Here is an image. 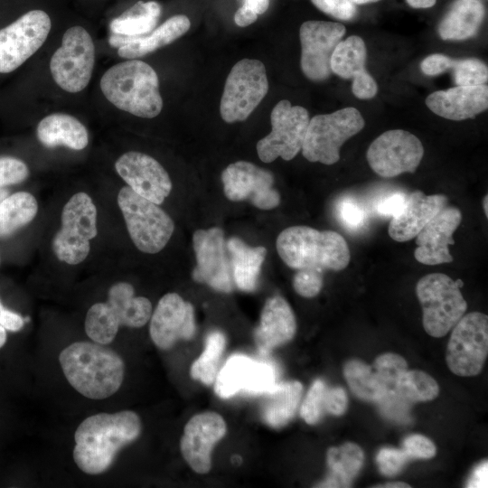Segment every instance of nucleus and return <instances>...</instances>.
I'll use <instances>...</instances> for the list:
<instances>
[{
    "label": "nucleus",
    "mask_w": 488,
    "mask_h": 488,
    "mask_svg": "<svg viewBox=\"0 0 488 488\" xmlns=\"http://www.w3.org/2000/svg\"><path fill=\"white\" fill-rule=\"evenodd\" d=\"M324 284V272L316 269L296 270L293 277L295 291L301 296L311 298L319 294Z\"/></svg>",
    "instance_id": "obj_42"
},
{
    "label": "nucleus",
    "mask_w": 488,
    "mask_h": 488,
    "mask_svg": "<svg viewBox=\"0 0 488 488\" xmlns=\"http://www.w3.org/2000/svg\"><path fill=\"white\" fill-rule=\"evenodd\" d=\"M407 2L414 8H428L436 4V0H407Z\"/></svg>",
    "instance_id": "obj_56"
},
{
    "label": "nucleus",
    "mask_w": 488,
    "mask_h": 488,
    "mask_svg": "<svg viewBox=\"0 0 488 488\" xmlns=\"http://www.w3.org/2000/svg\"><path fill=\"white\" fill-rule=\"evenodd\" d=\"M408 459V455L403 449L392 447L381 448L376 457L380 472L387 476H393L399 474Z\"/></svg>",
    "instance_id": "obj_45"
},
{
    "label": "nucleus",
    "mask_w": 488,
    "mask_h": 488,
    "mask_svg": "<svg viewBox=\"0 0 488 488\" xmlns=\"http://www.w3.org/2000/svg\"><path fill=\"white\" fill-rule=\"evenodd\" d=\"M461 221L462 212L458 208L444 207L415 237L416 260L427 266L452 262L449 246L455 244L453 234Z\"/></svg>",
    "instance_id": "obj_23"
},
{
    "label": "nucleus",
    "mask_w": 488,
    "mask_h": 488,
    "mask_svg": "<svg viewBox=\"0 0 488 488\" xmlns=\"http://www.w3.org/2000/svg\"><path fill=\"white\" fill-rule=\"evenodd\" d=\"M213 383L215 393L221 399L240 391L261 395L275 385L276 371L268 363L235 353L218 371Z\"/></svg>",
    "instance_id": "obj_19"
},
{
    "label": "nucleus",
    "mask_w": 488,
    "mask_h": 488,
    "mask_svg": "<svg viewBox=\"0 0 488 488\" xmlns=\"http://www.w3.org/2000/svg\"><path fill=\"white\" fill-rule=\"evenodd\" d=\"M366 46L356 35L341 41L331 58V70L343 79H352V90L361 99H372L378 91L374 79L366 71Z\"/></svg>",
    "instance_id": "obj_24"
},
{
    "label": "nucleus",
    "mask_w": 488,
    "mask_h": 488,
    "mask_svg": "<svg viewBox=\"0 0 488 488\" xmlns=\"http://www.w3.org/2000/svg\"><path fill=\"white\" fill-rule=\"evenodd\" d=\"M225 347L224 333L219 330L210 332L205 340L203 352L191 365V377L205 385L212 384L219 371L220 361Z\"/></svg>",
    "instance_id": "obj_37"
},
{
    "label": "nucleus",
    "mask_w": 488,
    "mask_h": 488,
    "mask_svg": "<svg viewBox=\"0 0 488 488\" xmlns=\"http://www.w3.org/2000/svg\"><path fill=\"white\" fill-rule=\"evenodd\" d=\"M347 396L341 387L328 389L324 398V410L334 416L343 415L347 408Z\"/></svg>",
    "instance_id": "obj_50"
},
{
    "label": "nucleus",
    "mask_w": 488,
    "mask_h": 488,
    "mask_svg": "<svg viewBox=\"0 0 488 488\" xmlns=\"http://www.w3.org/2000/svg\"><path fill=\"white\" fill-rule=\"evenodd\" d=\"M345 32L340 23L312 20L302 23L301 69L309 80L321 81L331 75L332 54Z\"/></svg>",
    "instance_id": "obj_17"
},
{
    "label": "nucleus",
    "mask_w": 488,
    "mask_h": 488,
    "mask_svg": "<svg viewBox=\"0 0 488 488\" xmlns=\"http://www.w3.org/2000/svg\"><path fill=\"white\" fill-rule=\"evenodd\" d=\"M276 244L283 262L296 270L340 271L349 265L351 259L346 240L333 230L293 226L280 232Z\"/></svg>",
    "instance_id": "obj_4"
},
{
    "label": "nucleus",
    "mask_w": 488,
    "mask_h": 488,
    "mask_svg": "<svg viewBox=\"0 0 488 488\" xmlns=\"http://www.w3.org/2000/svg\"><path fill=\"white\" fill-rule=\"evenodd\" d=\"M99 86L112 105L134 116L153 118L163 108L158 76L140 60L131 59L111 66L102 75Z\"/></svg>",
    "instance_id": "obj_3"
},
{
    "label": "nucleus",
    "mask_w": 488,
    "mask_h": 488,
    "mask_svg": "<svg viewBox=\"0 0 488 488\" xmlns=\"http://www.w3.org/2000/svg\"><path fill=\"white\" fill-rule=\"evenodd\" d=\"M226 197L233 202L249 201L261 210H271L280 203L274 189L273 174L247 161L229 164L221 174Z\"/></svg>",
    "instance_id": "obj_18"
},
{
    "label": "nucleus",
    "mask_w": 488,
    "mask_h": 488,
    "mask_svg": "<svg viewBox=\"0 0 488 488\" xmlns=\"http://www.w3.org/2000/svg\"><path fill=\"white\" fill-rule=\"evenodd\" d=\"M343 375L351 390L361 399L378 402L389 390L374 369L362 361L352 359L346 361Z\"/></svg>",
    "instance_id": "obj_36"
},
{
    "label": "nucleus",
    "mask_w": 488,
    "mask_h": 488,
    "mask_svg": "<svg viewBox=\"0 0 488 488\" xmlns=\"http://www.w3.org/2000/svg\"><path fill=\"white\" fill-rule=\"evenodd\" d=\"M455 60L444 54H431L420 64L421 70L428 76H436L453 67Z\"/></svg>",
    "instance_id": "obj_51"
},
{
    "label": "nucleus",
    "mask_w": 488,
    "mask_h": 488,
    "mask_svg": "<svg viewBox=\"0 0 488 488\" xmlns=\"http://www.w3.org/2000/svg\"><path fill=\"white\" fill-rule=\"evenodd\" d=\"M195 332L192 305L176 293L162 296L150 317L149 333L155 346L170 350L181 340H191Z\"/></svg>",
    "instance_id": "obj_20"
},
{
    "label": "nucleus",
    "mask_w": 488,
    "mask_h": 488,
    "mask_svg": "<svg viewBox=\"0 0 488 488\" xmlns=\"http://www.w3.org/2000/svg\"><path fill=\"white\" fill-rule=\"evenodd\" d=\"M226 432L225 420L213 411L196 414L187 422L180 441V450L192 470L200 474L211 470L213 446L224 437Z\"/></svg>",
    "instance_id": "obj_21"
},
{
    "label": "nucleus",
    "mask_w": 488,
    "mask_h": 488,
    "mask_svg": "<svg viewBox=\"0 0 488 488\" xmlns=\"http://www.w3.org/2000/svg\"><path fill=\"white\" fill-rule=\"evenodd\" d=\"M461 279L453 280L444 273H431L417 283L416 293L423 310V326L427 334L445 336L467 309L460 287Z\"/></svg>",
    "instance_id": "obj_6"
},
{
    "label": "nucleus",
    "mask_w": 488,
    "mask_h": 488,
    "mask_svg": "<svg viewBox=\"0 0 488 488\" xmlns=\"http://www.w3.org/2000/svg\"><path fill=\"white\" fill-rule=\"evenodd\" d=\"M407 194L396 192L382 197L376 204V212L384 217L399 216L405 205Z\"/></svg>",
    "instance_id": "obj_49"
},
{
    "label": "nucleus",
    "mask_w": 488,
    "mask_h": 488,
    "mask_svg": "<svg viewBox=\"0 0 488 488\" xmlns=\"http://www.w3.org/2000/svg\"><path fill=\"white\" fill-rule=\"evenodd\" d=\"M191 27L189 18L176 14L155 28L151 33L143 36H125L112 33L108 43L118 48L117 54L127 60L143 57L168 45L183 35Z\"/></svg>",
    "instance_id": "obj_28"
},
{
    "label": "nucleus",
    "mask_w": 488,
    "mask_h": 488,
    "mask_svg": "<svg viewBox=\"0 0 488 488\" xmlns=\"http://www.w3.org/2000/svg\"><path fill=\"white\" fill-rule=\"evenodd\" d=\"M192 246L196 257L192 278L216 291L231 292L235 284L222 230L213 227L196 230Z\"/></svg>",
    "instance_id": "obj_16"
},
{
    "label": "nucleus",
    "mask_w": 488,
    "mask_h": 488,
    "mask_svg": "<svg viewBox=\"0 0 488 488\" xmlns=\"http://www.w3.org/2000/svg\"><path fill=\"white\" fill-rule=\"evenodd\" d=\"M329 474L317 487H350L360 472L364 454L356 444L347 442L340 446L330 447L326 454Z\"/></svg>",
    "instance_id": "obj_33"
},
{
    "label": "nucleus",
    "mask_w": 488,
    "mask_h": 488,
    "mask_svg": "<svg viewBox=\"0 0 488 488\" xmlns=\"http://www.w3.org/2000/svg\"><path fill=\"white\" fill-rule=\"evenodd\" d=\"M452 68L457 85H483L488 80L487 66L476 59L455 60Z\"/></svg>",
    "instance_id": "obj_41"
},
{
    "label": "nucleus",
    "mask_w": 488,
    "mask_h": 488,
    "mask_svg": "<svg viewBox=\"0 0 488 488\" xmlns=\"http://www.w3.org/2000/svg\"><path fill=\"white\" fill-rule=\"evenodd\" d=\"M226 245L235 286L241 291H254L267 249L261 246L249 247L235 237L230 238Z\"/></svg>",
    "instance_id": "obj_31"
},
{
    "label": "nucleus",
    "mask_w": 488,
    "mask_h": 488,
    "mask_svg": "<svg viewBox=\"0 0 488 488\" xmlns=\"http://www.w3.org/2000/svg\"><path fill=\"white\" fill-rule=\"evenodd\" d=\"M52 19L42 9H32L0 29V73L18 69L44 43Z\"/></svg>",
    "instance_id": "obj_13"
},
{
    "label": "nucleus",
    "mask_w": 488,
    "mask_h": 488,
    "mask_svg": "<svg viewBox=\"0 0 488 488\" xmlns=\"http://www.w3.org/2000/svg\"><path fill=\"white\" fill-rule=\"evenodd\" d=\"M308 111L301 106H292L280 100L272 109L271 132L257 143V153L264 163L277 157L292 160L302 149L309 123Z\"/></svg>",
    "instance_id": "obj_14"
},
{
    "label": "nucleus",
    "mask_w": 488,
    "mask_h": 488,
    "mask_svg": "<svg viewBox=\"0 0 488 488\" xmlns=\"http://www.w3.org/2000/svg\"><path fill=\"white\" fill-rule=\"evenodd\" d=\"M29 168L21 159L0 157V187L20 183L29 176Z\"/></svg>",
    "instance_id": "obj_43"
},
{
    "label": "nucleus",
    "mask_w": 488,
    "mask_h": 488,
    "mask_svg": "<svg viewBox=\"0 0 488 488\" xmlns=\"http://www.w3.org/2000/svg\"><path fill=\"white\" fill-rule=\"evenodd\" d=\"M322 12L340 20H351L356 14L352 0H311Z\"/></svg>",
    "instance_id": "obj_46"
},
{
    "label": "nucleus",
    "mask_w": 488,
    "mask_h": 488,
    "mask_svg": "<svg viewBox=\"0 0 488 488\" xmlns=\"http://www.w3.org/2000/svg\"><path fill=\"white\" fill-rule=\"evenodd\" d=\"M258 19V14L245 5H241L234 14V21L238 26L246 27Z\"/></svg>",
    "instance_id": "obj_54"
},
{
    "label": "nucleus",
    "mask_w": 488,
    "mask_h": 488,
    "mask_svg": "<svg viewBox=\"0 0 488 488\" xmlns=\"http://www.w3.org/2000/svg\"><path fill=\"white\" fill-rule=\"evenodd\" d=\"M0 325L6 331L18 332L24 325V319L18 314L5 308L0 301Z\"/></svg>",
    "instance_id": "obj_52"
},
{
    "label": "nucleus",
    "mask_w": 488,
    "mask_h": 488,
    "mask_svg": "<svg viewBox=\"0 0 488 488\" xmlns=\"http://www.w3.org/2000/svg\"><path fill=\"white\" fill-rule=\"evenodd\" d=\"M37 211V201L30 192H18L5 197L0 203V238H7L30 223Z\"/></svg>",
    "instance_id": "obj_35"
},
{
    "label": "nucleus",
    "mask_w": 488,
    "mask_h": 488,
    "mask_svg": "<svg viewBox=\"0 0 488 488\" xmlns=\"http://www.w3.org/2000/svg\"><path fill=\"white\" fill-rule=\"evenodd\" d=\"M243 5L249 7L258 15L267 10L269 0H244Z\"/></svg>",
    "instance_id": "obj_55"
},
{
    "label": "nucleus",
    "mask_w": 488,
    "mask_h": 488,
    "mask_svg": "<svg viewBox=\"0 0 488 488\" xmlns=\"http://www.w3.org/2000/svg\"><path fill=\"white\" fill-rule=\"evenodd\" d=\"M487 194L484 196L483 198V211H484V213H485V216L486 218L488 217V209H487V202H488V200H487Z\"/></svg>",
    "instance_id": "obj_61"
},
{
    "label": "nucleus",
    "mask_w": 488,
    "mask_h": 488,
    "mask_svg": "<svg viewBox=\"0 0 488 488\" xmlns=\"http://www.w3.org/2000/svg\"><path fill=\"white\" fill-rule=\"evenodd\" d=\"M363 127L364 119L355 108L316 115L309 120L302 154L310 162L333 164L340 159V148L343 143Z\"/></svg>",
    "instance_id": "obj_8"
},
{
    "label": "nucleus",
    "mask_w": 488,
    "mask_h": 488,
    "mask_svg": "<svg viewBox=\"0 0 488 488\" xmlns=\"http://www.w3.org/2000/svg\"><path fill=\"white\" fill-rule=\"evenodd\" d=\"M161 6L155 1H139L110 23L114 34L143 36L150 33L158 22Z\"/></svg>",
    "instance_id": "obj_34"
},
{
    "label": "nucleus",
    "mask_w": 488,
    "mask_h": 488,
    "mask_svg": "<svg viewBox=\"0 0 488 488\" xmlns=\"http://www.w3.org/2000/svg\"><path fill=\"white\" fill-rule=\"evenodd\" d=\"M115 169L135 192L155 204L163 203L171 192L172 182L168 173L148 155L127 152L117 158Z\"/></svg>",
    "instance_id": "obj_22"
},
{
    "label": "nucleus",
    "mask_w": 488,
    "mask_h": 488,
    "mask_svg": "<svg viewBox=\"0 0 488 488\" xmlns=\"http://www.w3.org/2000/svg\"><path fill=\"white\" fill-rule=\"evenodd\" d=\"M352 1L357 5H363V4L377 2L379 0H352Z\"/></svg>",
    "instance_id": "obj_60"
},
{
    "label": "nucleus",
    "mask_w": 488,
    "mask_h": 488,
    "mask_svg": "<svg viewBox=\"0 0 488 488\" xmlns=\"http://www.w3.org/2000/svg\"><path fill=\"white\" fill-rule=\"evenodd\" d=\"M447 202L448 198L444 194L427 195L419 190L411 192L407 194L401 213L389 221V237L398 242L414 239Z\"/></svg>",
    "instance_id": "obj_26"
},
{
    "label": "nucleus",
    "mask_w": 488,
    "mask_h": 488,
    "mask_svg": "<svg viewBox=\"0 0 488 488\" xmlns=\"http://www.w3.org/2000/svg\"><path fill=\"white\" fill-rule=\"evenodd\" d=\"M6 338V330L2 325H0V348L5 345Z\"/></svg>",
    "instance_id": "obj_58"
},
{
    "label": "nucleus",
    "mask_w": 488,
    "mask_h": 488,
    "mask_svg": "<svg viewBox=\"0 0 488 488\" xmlns=\"http://www.w3.org/2000/svg\"><path fill=\"white\" fill-rule=\"evenodd\" d=\"M327 386L322 380H316L309 389L300 409L302 418L309 425L316 424L324 410V398Z\"/></svg>",
    "instance_id": "obj_40"
},
{
    "label": "nucleus",
    "mask_w": 488,
    "mask_h": 488,
    "mask_svg": "<svg viewBox=\"0 0 488 488\" xmlns=\"http://www.w3.org/2000/svg\"><path fill=\"white\" fill-rule=\"evenodd\" d=\"M381 410L391 418L403 420L408 412V400L401 397L396 389L388 390L386 394L378 401Z\"/></svg>",
    "instance_id": "obj_48"
},
{
    "label": "nucleus",
    "mask_w": 488,
    "mask_h": 488,
    "mask_svg": "<svg viewBox=\"0 0 488 488\" xmlns=\"http://www.w3.org/2000/svg\"><path fill=\"white\" fill-rule=\"evenodd\" d=\"M337 212L342 224L351 230H360L365 221L362 206L351 198H344L338 202Z\"/></svg>",
    "instance_id": "obj_44"
},
{
    "label": "nucleus",
    "mask_w": 488,
    "mask_h": 488,
    "mask_svg": "<svg viewBox=\"0 0 488 488\" xmlns=\"http://www.w3.org/2000/svg\"><path fill=\"white\" fill-rule=\"evenodd\" d=\"M484 16L480 0H455L438 26L443 40H465L474 36Z\"/></svg>",
    "instance_id": "obj_32"
},
{
    "label": "nucleus",
    "mask_w": 488,
    "mask_h": 488,
    "mask_svg": "<svg viewBox=\"0 0 488 488\" xmlns=\"http://www.w3.org/2000/svg\"><path fill=\"white\" fill-rule=\"evenodd\" d=\"M61 226L52 239V250L60 261L81 263L90 250V240L98 234L97 209L83 192L73 194L63 206Z\"/></svg>",
    "instance_id": "obj_9"
},
{
    "label": "nucleus",
    "mask_w": 488,
    "mask_h": 488,
    "mask_svg": "<svg viewBox=\"0 0 488 488\" xmlns=\"http://www.w3.org/2000/svg\"><path fill=\"white\" fill-rule=\"evenodd\" d=\"M296 332V322L289 304L280 296L268 298L261 311L254 337L258 350L269 352L290 342Z\"/></svg>",
    "instance_id": "obj_27"
},
{
    "label": "nucleus",
    "mask_w": 488,
    "mask_h": 488,
    "mask_svg": "<svg viewBox=\"0 0 488 488\" xmlns=\"http://www.w3.org/2000/svg\"><path fill=\"white\" fill-rule=\"evenodd\" d=\"M303 393V385L296 380L275 383L263 394L260 416L273 428L285 427L295 416Z\"/></svg>",
    "instance_id": "obj_30"
},
{
    "label": "nucleus",
    "mask_w": 488,
    "mask_h": 488,
    "mask_svg": "<svg viewBox=\"0 0 488 488\" xmlns=\"http://www.w3.org/2000/svg\"><path fill=\"white\" fill-rule=\"evenodd\" d=\"M403 450L413 458H431L436 455V448L434 443L422 435H411L405 438Z\"/></svg>",
    "instance_id": "obj_47"
},
{
    "label": "nucleus",
    "mask_w": 488,
    "mask_h": 488,
    "mask_svg": "<svg viewBox=\"0 0 488 488\" xmlns=\"http://www.w3.org/2000/svg\"><path fill=\"white\" fill-rule=\"evenodd\" d=\"M446 348V364L455 375L479 374L488 354V317L471 312L456 323Z\"/></svg>",
    "instance_id": "obj_12"
},
{
    "label": "nucleus",
    "mask_w": 488,
    "mask_h": 488,
    "mask_svg": "<svg viewBox=\"0 0 488 488\" xmlns=\"http://www.w3.org/2000/svg\"><path fill=\"white\" fill-rule=\"evenodd\" d=\"M396 391L408 401L432 400L439 393L437 382L427 373L418 371H407L398 380Z\"/></svg>",
    "instance_id": "obj_38"
},
{
    "label": "nucleus",
    "mask_w": 488,
    "mask_h": 488,
    "mask_svg": "<svg viewBox=\"0 0 488 488\" xmlns=\"http://www.w3.org/2000/svg\"><path fill=\"white\" fill-rule=\"evenodd\" d=\"M141 431V419L134 411L92 415L75 431L74 462L85 474H100L110 468L123 447L138 438Z\"/></svg>",
    "instance_id": "obj_1"
},
{
    "label": "nucleus",
    "mask_w": 488,
    "mask_h": 488,
    "mask_svg": "<svg viewBox=\"0 0 488 488\" xmlns=\"http://www.w3.org/2000/svg\"><path fill=\"white\" fill-rule=\"evenodd\" d=\"M117 204L129 236L140 251L155 254L165 247L174 233V223L158 204L140 196L129 186L118 192Z\"/></svg>",
    "instance_id": "obj_7"
},
{
    "label": "nucleus",
    "mask_w": 488,
    "mask_h": 488,
    "mask_svg": "<svg viewBox=\"0 0 488 488\" xmlns=\"http://www.w3.org/2000/svg\"><path fill=\"white\" fill-rule=\"evenodd\" d=\"M377 488H409L410 485L406 483H403V482H391V483H387L385 484H382V485H377L375 486Z\"/></svg>",
    "instance_id": "obj_57"
},
{
    "label": "nucleus",
    "mask_w": 488,
    "mask_h": 488,
    "mask_svg": "<svg viewBox=\"0 0 488 488\" xmlns=\"http://www.w3.org/2000/svg\"><path fill=\"white\" fill-rule=\"evenodd\" d=\"M427 108L439 117L450 120L472 118L488 108V87L457 85L437 90L426 99Z\"/></svg>",
    "instance_id": "obj_25"
},
{
    "label": "nucleus",
    "mask_w": 488,
    "mask_h": 488,
    "mask_svg": "<svg viewBox=\"0 0 488 488\" xmlns=\"http://www.w3.org/2000/svg\"><path fill=\"white\" fill-rule=\"evenodd\" d=\"M152 315V304L144 296H135L132 285L117 282L110 286L108 301L96 303L89 309L85 332L93 342L111 343L121 326L139 328Z\"/></svg>",
    "instance_id": "obj_5"
},
{
    "label": "nucleus",
    "mask_w": 488,
    "mask_h": 488,
    "mask_svg": "<svg viewBox=\"0 0 488 488\" xmlns=\"http://www.w3.org/2000/svg\"><path fill=\"white\" fill-rule=\"evenodd\" d=\"M95 56V45L89 33L81 25L70 26L50 61L53 80L67 92H80L89 83Z\"/></svg>",
    "instance_id": "obj_10"
},
{
    "label": "nucleus",
    "mask_w": 488,
    "mask_h": 488,
    "mask_svg": "<svg viewBox=\"0 0 488 488\" xmlns=\"http://www.w3.org/2000/svg\"><path fill=\"white\" fill-rule=\"evenodd\" d=\"M268 90L264 64L243 59L230 70L221 99L220 113L227 123L243 121L258 106Z\"/></svg>",
    "instance_id": "obj_11"
},
{
    "label": "nucleus",
    "mask_w": 488,
    "mask_h": 488,
    "mask_svg": "<svg viewBox=\"0 0 488 488\" xmlns=\"http://www.w3.org/2000/svg\"><path fill=\"white\" fill-rule=\"evenodd\" d=\"M423 155V145L415 135L393 129L382 133L370 145L366 157L374 173L383 178H392L414 173Z\"/></svg>",
    "instance_id": "obj_15"
},
{
    "label": "nucleus",
    "mask_w": 488,
    "mask_h": 488,
    "mask_svg": "<svg viewBox=\"0 0 488 488\" xmlns=\"http://www.w3.org/2000/svg\"><path fill=\"white\" fill-rule=\"evenodd\" d=\"M37 138L45 147L66 146L82 150L89 144L86 127L75 117L64 113H53L43 117L37 126Z\"/></svg>",
    "instance_id": "obj_29"
},
{
    "label": "nucleus",
    "mask_w": 488,
    "mask_h": 488,
    "mask_svg": "<svg viewBox=\"0 0 488 488\" xmlns=\"http://www.w3.org/2000/svg\"><path fill=\"white\" fill-rule=\"evenodd\" d=\"M9 195V192L7 189L4 187H0V203L2 201Z\"/></svg>",
    "instance_id": "obj_59"
},
{
    "label": "nucleus",
    "mask_w": 488,
    "mask_h": 488,
    "mask_svg": "<svg viewBox=\"0 0 488 488\" xmlns=\"http://www.w3.org/2000/svg\"><path fill=\"white\" fill-rule=\"evenodd\" d=\"M59 361L72 388L91 399L112 396L124 380L122 358L111 348L99 343H73L61 351Z\"/></svg>",
    "instance_id": "obj_2"
},
{
    "label": "nucleus",
    "mask_w": 488,
    "mask_h": 488,
    "mask_svg": "<svg viewBox=\"0 0 488 488\" xmlns=\"http://www.w3.org/2000/svg\"><path fill=\"white\" fill-rule=\"evenodd\" d=\"M488 486V464L482 462L472 473L466 487L486 488Z\"/></svg>",
    "instance_id": "obj_53"
},
{
    "label": "nucleus",
    "mask_w": 488,
    "mask_h": 488,
    "mask_svg": "<svg viewBox=\"0 0 488 488\" xmlns=\"http://www.w3.org/2000/svg\"><path fill=\"white\" fill-rule=\"evenodd\" d=\"M372 368L386 388L391 390L395 389L399 377L408 371V364L400 355L387 352L377 357Z\"/></svg>",
    "instance_id": "obj_39"
}]
</instances>
